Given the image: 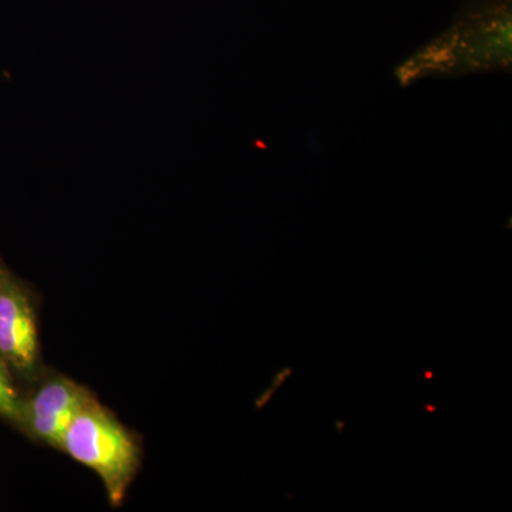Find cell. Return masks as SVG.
I'll use <instances>...</instances> for the list:
<instances>
[{
	"label": "cell",
	"instance_id": "obj_1",
	"mask_svg": "<svg viewBox=\"0 0 512 512\" xmlns=\"http://www.w3.org/2000/svg\"><path fill=\"white\" fill-rule=\"evenodd\" d=\"M60 450L99 474L113 505L123 501L140 464L136 441L93 397L67 427Z\"/></svg>",
	"mask_w": 512,
	"mask_h": 512
},
{
	"label": "cell",
	"instance_id": "obj_2",
	"mask_svg": "<svg viewBox=\"0 0 512 512\" xmlns=\"http://www.w3.org/2000/svg\"><path fill=\"white\" fill-rule=\"evenodd\" d=\"M90 399L79 384L59 377L43 384L28 402H20L18 421L36 439L60 448L67 427Z\"/></svg>",
	"mask_w": 512,
	"mask_h": 512
},
{
	"label": "cell",
	"instance_id": "obj_3",
	"mask_svg": "<svg viewBox=\"0 0 512 512\" xmlns=\"http://www.w3.org/2000/svg\"><path fill=\"white\" fill-rule=\"evenodd\" d=\"M36 353V322L28 296L8 276L0 275V355L28 370Z\"/></svg>",
	"mask_w": 512,
	"mask_h": 512
},
{
	"label": "cell",
	"instance_id": "obj_4",
	"mask_svg": "<svg viewBox=\"0 0 512 512\" xmlns=\"http://www.w3.org/2000/svg\"><path fill=\"white\" fill-rule=\"evenodd\" d=\"M19 410L20 400L18 399V394H16L12 383H10L5 360L0 359V414L18 421Z\"/></svg>",
	"mask_w": 512,
	"mask_h": 512
},
{
	"label": "cell",
	"instance_id": "obj_5",
	"mask_svg": "<svg viewBox=\"0 0 512 512\" xmlns=\"http://www.w3.org/2000/svg\"><path fill=\"white\" fill-rule=\"evenodd\" d=\"M292 367H286L284 370H279L278 373H276L274 377V382H272V387H275V389H279V387L282 386V384L285 383V380L288 379L289 376L292 375Z\"/></svg>",
	"mask_w": 512,
	"mask_h": 512
},
{
	"label": "cell",
	"instance_id": "obj_6",
	"mask_svg": "<svg viewBox=\"0 0 512 512\" xmlns=\"http://www.w3.org/2000/svg\"><path fill=\"white\" fill-rule=\"evenodd\" d=\"M276 390L275 387H272V389L266 390V392L262 393L261 396L258 397V399L255 400V407L258 410L264 409L266 404H268L269 400L272 399V396H274Z\"/></svg>",
	"mask_w": 512,
	"mask_h": 512
},
{
	"label": "cell",
	"instance_id": "obj_7",
	"mask_svg": "<svg viewBox=\"0 0 512 512\" xmlns=\"http://www.w3.org/2000/svg\"><path fill=\"white\" fill-rule=\"evenodd\" d=\"M424 410H426L427 413L433 414L437 412V406H434V404L426 403L424 404Z\"/></svg>",
	"mask_w": 512,
	"mask_h": 512
},
{
	"label": "cell",
	"instance_id": "obj_8",
	"mask_svg": "<svg viewBox=\"0 0 512 512\" xmlns=\"http://www.w3.org/2000/svg\"><path fill=\"white\" fill-rule=\"evenodd\" d=\"M434 376H436V375H434L433 370L427 369V370H424V372H423V379L433 380Z\"/></svg>",
	"mask_w": 512,
	"mask_h": 512
},
{
	"label": "cell",
	"instance_id": "obj_9",
	"mask_svg": "<svg viewBox=\"0 0 512 512\" xmlns=\"http://www.w3.org/2000/svg\"><path fill=\"white\" fill-rule=\"evenodd\" d=\"M335 426H338V431H339V433H342V431H343V427H345V426H346V424H345V423H343V421H336Z\"/></svg>",
	"mask_w": 512,
	"mask_h": 512
}]
</instances>
